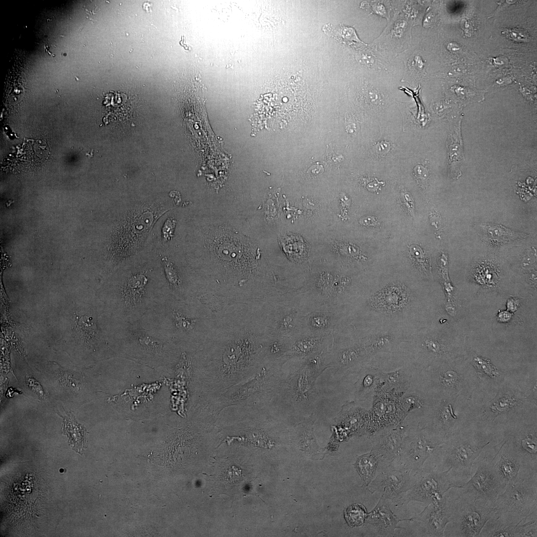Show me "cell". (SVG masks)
Returning <instances> with one entry per match:
<instances>
[{"label": "cell", "instance_id": "4", "mask_svg": "<svg viewBox=\"0 0 537 537\" xmlns=\"http://www.w3.org/2000/svg\"><path fill=\"white\" fill-rule=\"evenodd\" d=\"M484 427L471 425L444 441L427 459L429 466L423 468L449 470L455 477L466 483L474 472L476 459L495 439L494 432L487 434Z\"/></svg>", "mask_w": 537, "mask_h": 537}, {"label": "cell", "instance_id": "18", "mask_svg": "<svg viewBox=\"0 0 537 537\" xmlns=\"http://www.w3.org/2000/svg\"><path fill=\"white\" fill-rule=\"evenodd\" d=\"M497 434L508 443L522 457L526 465L537 472V435L536 421L532 423L515 422L505 426Z\"/></svg>", "mask_w": 537, "mask_h": 537}, {"label": "cell", "instance_id": "24", "mask_svg": "<svg viewBox=\"0 0 537 537\" xmlns=\"http://www.w3.org/2000/svg\"><path fill=\"white\" fill-rule=\"evenodd\" d=\"M391 502L380 497L376 505L367 515L365 522L372 525L382 536L392 537L396 529L400 528L397 524L400 521L410 519H400L393 514L390 508Z\"/></svg>", "mask_w": 537, "mask_h": 537}, {"label": "cell", "instance_id": "31", "mask_svg": "<svg viewBox=\"0 0 537 537\" xmlns=\"http://www.w3.org/2000/svg\"><path fill=\"white\" fill-rule=\"evenodd\" d=\"M318 343L315 340H303L298 342L293 347L294 352L297 354H307L315 350Z\"/></svg>", "mask_w": 537, "mask_h": 537}, {"label": "cell", "instance_id": "25", "mask_svg": "<svg viewBox=\"0 0 537 537\" xmlns=\"http://www.w3.org/2000/svg\"><path fill=\"white\" fill-rule=\"evenodd\" d=\"M357 374L354 395L357 401H364L373 395L378 382L382 380L383 372L374 368H362Z\"/></svg>", "mask_w": 537, "mask_h": 537}, {"label": "cell", "instance_id": "20", "mask_svg": "<svg viewBox=\"0 0 537 537\" xmlns=\"http://www.w3.org/2000/svg\"><path fill=\"white\" fill-rule=\"evenodd\" d=\"M452 509L448 492L442 498L433 501L427 505L420 513L410 518L418 522L427 536L444 537L447 524L451 520Z\"/></svg>", "mask_w": 537, "mask_h": 537}, {"label": "cell", "instance_id": "28", "mask_svg": "<svg viewBox=\"0 0 537 537\" xmlns=\"http://www.w3.org/2000/svg\"><path fill=\"white\" fill-rule=\"evenodd\" d=\"M380 458L371 451L358 457L355 463L356 468L367 486L375 477Z\"/></svg>", "mask_w": 537, "mask_h": 537}, {"label": "cell", "instance_id": "30", "mask_svg": "<svg viewBox=\"0 0 537 537\" xmlns=\"http://www.w3.org/2000/svg\"><path fill=\"white\" fill-rule=\"evenodd\" d=\"M64 427L65 431L70 435V439L73 438L74 442L82 443L84 440V429L75 420L74 416L71 413H67L64 419Z\"/></svg>", "mask_w": 537, "mask_h": 537}, {"label": "cell", "instance_id": "37", "mask_svg": "<svg viewBox=\"0 0 537 537\" xmlns=\"http://www.w3.org/2000/svg\"><path fill=\"white\" fill-rule=\"evenodd\" d=\"M360 58L361 60H363V62L365 64H370L372 62V59L370 56H369L366 54H363L361 55Z\"/></svg>", "mask_w": 537, "mask_h": 537}, {"label": "cell", "instance_id": "21", "mask_svg": "<svg viewBox=\"0 0 537 537\" xmlns=\"http://www.w3.org/2000/svg\"><path fill=\"white\" fill-rule=\"evenodd\" d=\"M409 426L403 424L389 425L377 431L372 438V452L381 460L390 462L398 455L402 440L406 434Z\"/></svg>", "mask_w": 537, "mask_h": 537}, {"label": "cell", "instance_id": "33", "mask_svg": "<svg viewBox=\"0 0 537 537\" xmlns=\"http://www.w3.org/2000/svg\"><path fill=\"white\" fill-rule=\"evenodd\" d=\"M414 174L417 179L418 180L422 185H426L428 177V172L426 168L421 166V165H418L414 169Z\"/></svg>", "mask_w": 537, "mask_h": 537}, {"label": "cell", "instance_id": "32", "mask_svg": "<svg viewBox=\"0 0 537 537\" xmlns=\"http://www.w3.org/2000/svg\"><path fill=\"white\" fill-rule=\"evenodd\" d=\"M175 223L173 219H168L165 222L162 231L163 239L165 241L170 240L173 237Z\"/></svg>", "mask_w": 537, "mask_h": 537}, {"label": "cell", "instance_id": "13", "mask_svg": "<svg viewBox=\"0 0 537 537\" xmlns=\"http://www.w3.org/2000/svg\"><path fill=\"white\" fill-rule=\"evenodd\" d=\"M233 231H228L230 246L229 247L224 231L217 232L213 235L209 242V249L211 250V257L224 271L228 273L230 278L234 277L238 281V285L242 286L244 282H247L248 273L251 272L249 259L247 255V247H241L244 243L242 241L238 247H235L240 235H238L234 247L232 246ZM243 239V240H244ZM224 271V272H225Z\"/></svg>", "mask_w": 537, "mask_h": 537}, {"label": "cell", "instance_id": "35", "mask_svg": "<svg viewBox=\"0 0 537 537\" xmlns=\"http://www.w3.org/2000/svg\"><path fill=\"white\" fill-rule=\"evenodd\" d=\"M518 304L519 302L516 299H510L508 300L507 304L508 309L511 311H514L517 309Z\"/></svg>", "mask_w": 537, "mask_h": 537}, {"label": "cell", "instance_id": "3", "mask_svg": "<svg viewBox=\"0 0 537 537\" xmlns=\"http://www.w3.org/2000/svg\"><path fill=\"white\" fill-rule=\"evenodd\" d=\"M107 331L121 355L154 363L175 362L179 357L180 348L145 314L133 323L109 321Z\"/></svg>", "mask_w": 537, "mask_h": 537}, {"label": "cell", "instance_id": "12", "mask_svg": "<svg viewBox=\"0 0 537 537\" xmlns=\"http://www.w3.org/2000/svg\"><path fill=\"white\" fill-rule=\"evenodd\" d=\"M322 370L316 363L291 374H285L280 369L269 406L276 412L290 403L298 407L310 406L314 400L315 382Z\"/></svg>", "mask_w": 537, "mask_h": 537}, {"label": "cell", "instance_id": "34", "mask_svg": "<svg viewBox=\"0 0 537 537\" xmlns=\"http://www.w3.org/2000/svg\"><path fill=\"white\" fill-rule=\"evenodd\" d=\"M375 149L377 153L384 155L389 151L390 145L388 142L382 141L376 145Z\"/></svg>", "mask_w": 537, "mask_h": 537}, {"label": "cell", "instance_id": "11", "mask_svg": "<svg viewBox=\"0 0 537 537\" xmlns=\"http://www.w3.org/2000/svg\"><path fill=\"white\" fill-rule=\"evenodd\" d=\"M537 512V477L519 480L506 485L494 505V517L508 525H517Z\"/></svg>", "mask_w": 537, "mask_h": 537}, {"label": "cell", "instance_id": "26", "mask_svg": "<svg viewBox=\"0 0 537 537\" xmlns=\"http://www.w3.org/2000/svg\"><path fill=\"white\" fill-rule=\"evenodd\" d=\"M484 237L491 243L501 245L526 237L523 233L514 232L498 224L484 225L482 226Z\"/></svg>", "mask_w": 537, "mask_h": 537}, {"label": "cell", "instance_id": "36", "mask_svg": "<svg viewBox=\"0 0 537 537\" xmlns=\"http://www.w3.org/2000/svg\"><path fill=\"white\" fill-rule=\"evenodd\" d=\"M499 320L503 322L509 321L511 318V314L508 311H503L498 314Z\"/></svg>", "mask_w": 537, "mask_h": 537}, {"label": "cell", "instance_id": "19", "mask_svg": "<svg viewBox=\"0 0 537 537\" xmlns=\"http://www.w3.org/2000/svg\"><path fill=\"white\" fill-rule=\"evenodd\" d=\"M474 472L470 478L460 486L468 488L478 497L494 505L498 496L506 485L496 472L490 459L483 451L476 459Z\"/></svg>", "mask_w": 537, "mask_h": 537}, {"label": "cell", "instance_id": "5", "mask_svg": "<svg viewBox=\"0 0 537 537\" xmlns=\"http://www.w3.org/2000/svg\"><path fill=\"white\" fill-rule=\"evenodd\" d=\"M198 306L197 302H186L168 294L145 314L162 334L180 348L197 349L204 336Z\"/></svg>", "mask_w": 537, "mask_h": 537}, {"label": "cell", "instance_id": "14", "mask_svg": "<svg viewBox=\"0 0 537 537\" xmlns=\"http://www.w3.org/2000/svg\"><path fill=\"white\" fill-rule=\"evenodd\" d=\"M464 484L449 470L441 471L423 468L415 474L413 485L403 495L400 504L414 501L427 505L442 498L450 489Z\"/></svg>", "mask_w": 537, "mask_h": 537}, {"label": "cell", "instance_id": "17", "mask_svg": "<svg viewBox=\"0 0 537 537\" xmlns=\"http://www.w3.org/2000/svg\"><path fill=\"white\" fill-rule=\"evenodd\" d=\"M416 473L405 468L395 458L378 471L368 489L371 493L380 492L381 497L400 504L403 495L413 485Z\"/></svg>", "mask_w": 537, "mask_h": 537}, {"label": "cell", "instance_id": "1", "mask_svg": "<svg viewBox=\"0 0 537 537\" xmlns=\"http://www.w3.org/2000/svg\"><path fill=\"white\" fill-rule=\"evenodd\" d=\"M204 338L193 355L196 403L213 399L254 377L269 362L268 348L247 324Z\"/></svg>", "mask_w": 537, "mask_h": 537}, {"label": "cell", "instance_id": "23", "mask_svg": "<svg viewBox=\"0 0 537 537\" xmlns=\"http://www.w3.org/2000/svg\"><path fill=\"white\" fill-rule=\"evenodd\" d=\"M499 391L496 393L494 399L486 404V406L482 411L483 414L488 416L484 417L480 423H493L495 419L500 415L507 414L511 411H516L521 404L524 403L526 398L521 395L518 390L511 389V387H501ZM479 422V423H480Z\"/></svg>", "mask_w": 537, "mask_h": 537}, {"label": "cell", "instance_id": "16", "mask_svg": "<svg viewBox=\"0 0 537 537\" xmlns=\"http://www.w3.org/2000/svg\"><path fill=\"white\" fill-rule=\"evenodd\" d=\"M483 451L506 485L520 479L537 477V472L529 469L517 450L503 439L491 443Z\"/></svg>", "mask_w": 537, "mask_h": 537}, {"label": "cell", "instance_id": "10", "mask_svg": "<svg viewBox=\"0 0 537 537\" xmlns=\"http://www.w3.org/2000/svg\"><path fill=\"white\" fill-rule=\"evenodd\" d=\"M163 212V208L158 205H146L127 215L115 236V247L110 256L113 265L123 263L138 252L154 223Z\"/></svg>", "mask_w": 537, "mask_h": 537}, {"label": "cell", "instance_id": "2", "mask_svg": "<svg viewBox=\"0 0 537 537\" xmlns=\"http://www.w3.org/2000/svg\"><path fill=\"white\" fill-rule=\"evenodd\" d=\"M101 290L110 321L133 323L153 309L169 294L166 280L147 264H132Z\"/></svg>", "mask_w": 537, "mask_h": 537}, {"label": "cell", "instance_id": "27", "mask_svg": "<svg viewBox=\"0 0 537 537\" xmlns=\"http://www.w3.org/2000/svg\"><path fill=\"white\" fill-rule=\"evenodd\" d=\"M459 121L450 137V143L448 147V155L451 166V173L455 177L461 174L460 166L464 161L462 142L460 135Z\"/></svg>", "mask_w": 537, "mask_h": 537}, {"label": "cell", "instance_id": "7", "mask_svg": "<svg viewBox=\"0 0 537 537\" xmlns=\"http://www.w3.org/2000/svg\"><path fill=\"white\" fill-rule=\"evenodd\" d=\"M475 374L460 370L452 360L434 363L427 367H416L411 375L409 388L433 399L469 398L472 380Z\"/></svg>", "mask_w": 537, "mask_h": 537}, {"label": "cell", "instance_id": "8", "mask_svg": "<svg viewBox=\"0 0 537 537\" xmlns=\"http://www.w3.org/2000/svg\"><path fill=\"white\" fill-rule=\"evenodd\" d=\"M448 493L452 509L451 520L446 526L450 528L448 536L479 537L493 515L494 505L478 497L468 488L453 487Z\"/></svg>", "mask_w": 537, "mask_h": 537}, {"label": "cell", "instance_id": "29", "mask_svg": "<svg viewBox=\"0 0 537 537\" xmlns=\"http://www.w3.org/2000/svg\"><path fill=\"white\" fill-rule=\"evenodd\" d=\"M344 514L347 523L352 527L362 525L367 515L365 508L361 504L349 506L345 509Z\"/></svg>", "mask_w": 537, "mask_h": 537}, {"label": "cell", "instance_id": "9", "mask_svg": "<svg viewBox=\"0 0 537 537\" xmlns=\"http://www.w3.org/2000/svg\"><path fill=\"white\" fill-rule=\"evenodd\" d=\"M467 398L458 397L433 399L420 418L418 425L443 443L472 425L469 411H459Z\"/></svg>", "mask_w": 537, "mask_h": 537}, {"label": "cell", "instance_id": "6", "mask_svg": "<svg viewBox=\"0 0 537 537\" xmlns=\"http://www.w3.org/2000/svg\"><path fill=\"white\" fill-rule=\"evenodd\" d=\"M280 369L276 363L266 365L250 379L200 403L216 417L224 409L232 406H269L274 395Z\"/></svg>", "mask_w": 537, "mask_h": 537}, {"label": "cell", "instance_id": "15", "mask_svg": "<svg viewBox=\"0 0 537 537\" xmlns=\"http://www.w3.org/2000/svg\"><path fill=\"white\" fill-rule=\"evenodd\" d=\"M409 428L396 458L405 468L413 473L420 471L427 459L442 443L418 424H407Z\"/></svg>", "mask_w": 537, "mask_h": 537}, {"label": "cell", "instance_id": "22", "mask_svg": "<svg viewBox=\"0 0 537 537\" xmlns=\"http://www.w3.org/2000/svg\"><path fill=\"white\" fill-rule=\"evenodd\" d=\"M479 537H537V519L528 517L517 525H508L492 517L485 524Z\"/></svg>", "mask_w": 537, "mask_h": 537}]
</instances>
